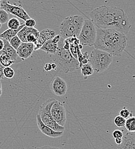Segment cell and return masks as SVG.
Returning a JSON list of instances; mask_svg holds the SVG:
<instances>
[{"label":"cell","instance_id":"83f0119b","mask_svg":"<svg viewBox=\"0 0 135 149\" xmlns=\"http://www.w3.org/2000/svg\"><path fill=\"white\" fill-rule=\"evenodd\" d=\"M25 26L28 28H34L36 24V22L35 19L31 18L25 21Z\"/></svg>","mask_w":135,"mask_h":149},{"label":"cell","instance_id":"5b68a950","mask_svg":"<svg viewBox=\"0 0 135 149\" xmlns=\"http://www.w3.org/2000/svg\"><path fill=\"white\" fill-rule=\"evenodd\" d=\"M113 60V56L111 54L96 49L91 52L89 57V62L97 73L102 72L108 70Z\"/></svg>","mask_w":135,"mask_h":149},{"label":"cell","instance_id":"8fae6325","mask_svg":"<svg viewBox=\"0 0 135 149\" xmlns=\"http://www.w3.org/2000/svg\"><path fill=\"white\" fill-rule=\"evenodd\" d=\"M51 90L58 96H63L67 91V84L66 81L59 76L55 77L50 85Z\"/></svg>","mask_w":135,"mask_h":149},{"label":"cell","instance_id":"d590c367","mask_svg":"<svg viewBox=\"0 0 135 149\" xmlns=\"http://www.w3.org/2000/svg\"><path fill=\"white\" fill-rule=\"evenodd\" d=\"M51 65H52V70H57V64L55 63H51Z\"/></svg>","mask_w":135,"mask_h":149},{"label":"cell","instance_id":"74e56055","mask_svg":"<svg viewBox=\"0 0 135 149\" xmlns=\"http://www.w3.org/2000/svg\"><path fill=\"white\" fill-rule=\"evenodd\" d=\"M1 27H2V24L0 23V29L1 28Z\"/></svg>","mask_w":135,"mask_h":149},{"label":"cell","instance_id":"7a4b0ae2","mask_svg":"<svg viewBox=\"0 0 135 149\" xmlns=\"http://www.w3.org/2000/svg\"><path fill=\"white\" fill-rule=\"evenodd\" d=\"M127 40L125 35L117 31L97 28L96 40L94 47L112 56L120 57L126 48Z\"/></svg>","mask_w":135,"mask_h":149},{"label":"cell","instance_id":"ac0fdd59","mask_svg":"<svg viewBox=\"0 0 135 149\" xmlns=\"http://www.w3.org/2000/svg\"><path fill=\"white\" fill-rule=\"evenodd\" d=\"M24 26H25V24H21L19 29L17 30H12L8 28L7 30L3 32L0 34V37L2 40H5L8 41H9L10 40L12 39L13 37L17 36L20 31L21 29H22Z\"/></svg>","mask_w":135,"mask_h":149},{"label":"cell","instance_id":"484cf974","mask_svg":"<svg viewBox=\"0 0 135 149\" xmlns=\"http://www.w3.org/2000/svg\"><path fill=\"white\" fill-rule=\"evenodd\" d=\"M125 122H126V119L120 115L116 116L114 119V123L116 126L118 127H124L125 125Z\"/></svg>","mask_w":135,"mask_h":149},{"label":"cell","instance_id":"52a82bcc","mask_svg":"<svg viewBox=\"0 0 135 149\" xmlns=\"http://www.w3.org/2000/svg\"><path fill=\"white\" fill-rule=\"evenodd\" d=\"M97 38V28L90 19H85L84 23L78 37L82 46H94Z\"/></svg>","mask_w":135,"mask_h":149},{"label":"cell","instance_id":"7402d4cb","mask_svg":"<svg viewBox=\"0 0 135 149\" xmlns=\"http://www.w3.org/2000/svg\"><path fill=\"white\" fill-rule=\"evenodd\" d=\"M7 24L9 29H10L12 30L19 29L21 25L19 19L17 18H11L9 19Z\"/></svg>","mask_w":135,"mask_h":149},{"label":"cell","instance_id":"7c38bea8","mask_svg":"<svg viewBox=\"0 0 135 149\" xmlns=\"http://www.w3.org/2000/svg\"><path fill=\"white\" fill-rule=\"evenodd\" d=\"M55 36V32L53 30L47 29L40 32L37 40L34 43L35 45V51L41 49L43 45L47 41L51 40Z\"/></svg>","mask_w":135,"mask_h":149},{"label":"cell","instance_id":"cb8c5ba5","mask_svg":"<svg viewBox=\"0 0 135 149\" xmlns=\"http://www.w3.org/2000/svg\"><path fill=\"white\" fill-rule=\"evenodd\" d=\"M10 45L16 51L17 50V49L19 48L20 45L22 43V41L20 40L19 37L17 36H16L14 37H13L12 39L10 40V41H9Z\"/></svg>","mask_w":135,"mask_h":149},{"label":"cell","instance_id":"ba28073f","mask_svg":"<svg viewBox=\"0 0 135 149\" xmlns=\"http://www.w3.org/2000/svg\"><path fill=\"white\" fill-rule=\"evenodd\" d=\"M1 9L5 10L7 13L14 15L20 19L26 21L27 19H31L27 12L24 9L20 4L11 3L8 1H0Z\"/></svg>","mask_w":135,"mask_h":149},{"label":"cell","instance_id":"ffe728a7","mask_svg":"<svg viewBox=\"0 0 135 149\" xmlns=\"http://www.w3.org/2000/svg\"><path fill=\"white\" fill-rule=\"evenodd\" d=\"M14 62L9 56L3 53H0V64L4 67H10Z\"/></svg>","mask_w":135,"mask_h":149},{"label":"cell","instance_id":"4316f807","mask_svg":"<svg viewBox=\"0 0 135 149\" xmlns=\"http://www.w3.org/2000/svg\"><path fill=\"white\" fill-rule=\"evenodd\" d=\"M119 115L124 119H127L128 118L132 116V112L130 111L127 108L124 107L121 110H120L119 112Z\"/></svg>","mask_w":135,"mask_h":149},{"label":"cell","instance_id":"603a6c76","mask_svg":"<svg viewBox=\"0 0 135 149\" xmlns=\"http://www.w3.org/2000/svg\"><path fill=\"white\" fill-rule=\"evenodd\" d=\"M3 73L4 77L8 79H12L15 74L14 70L12 68H11L10 67H5L3 69Z\"/></svg>","mask_w":135,"mask_h":149},{"label":"cell","instance_id":"9a60e30c","mask_svg":"<svg viewBox=\"0 0 135 149\" xmlns=\"http://www.w3.org/2000/svg\"><path fill=\"white\" fill-rule=\"evenodd\" d=\"M117 149H135V134L128 132L123 136L122 142Z\"/></svg>","mask_w":135,"mask_h":149},{"label":"cell","instance_id":"f1b7e54d","mask_svg":"<svg viewBox=\"0 0 135 149\" xmlns=\"http://www.w3.org/2000/svg\"><path fill=\"white\" fill-rule=\"evenodd\" d=\"M112 136L115 138V139L117 138H122L124 136V134L122 131L120 130H115L112 133Z\"/></svg>","mask_w":135,"mask_h":149},{"label":"cell","instance_id":"f35d334b","mask_svg":"<svg viewBox=\"0 0 135 149\" xmlns=\"http://www.w3.org/2000/svg\"><path fill=\"white\" fill-rule=\"evenodd\" d=\"M0 7H1V2H0Z\"/></svg>","mask_w":135,"mask_h":149},{"label":"cell","instance_id":"d6986e66","mask_svg":"<svg viewBox=\"0 0 135 149\" xmlns=\"http://www.w3.org/2000/svg\"><path fill=\"white\" fill-rule=\"evenodd\" d=\"M80 69L81 70V74L83 76L84 79H87L89 76L93 74L94 72L89 62L87 64L82 65Z\"/></svg>","mask_w":135,"mask_h":149},{"label":"cell","instance_id":"44dd1931","mask_svg":"<svg viewBox=\"0 0 135 149\" xmlns=\"http://www.w3.org/2000/svg\"><path fill=\"white\" fill-rule=\"evenodd\" d=\"M125 129L129 132H135V116H132L126 119Z\"/></svg>","mask_w":135,"mask_h":149},{"label":"cell","instance_id":"8d00e7d4","mask_svg":"<svg viewBox=\"0 0 135 149\" xmlns=\"http://www.w3.org/2000/svg\"><path fill=\"white\" fill-rule=\"evenodd\" d=\"M2 84L0 81V97L2 95Z\"/></svg>","mask_w":135,"mask_h":149},{"label":"cell","instance_id":"4dcf8cb0","mask_svg":"<svg viewBox=\"0 0 135 149\" xmlns=\"http://www.w3.org/2000/svg\"><path fill=\"white\" fill-rule=\"evenodd\" d=\"M35 149H64V148H55V147H52L50 146H44L43 147L36 148Z\"/></svg>","mask_w":135,"mask_h":149},{"label":"cell","instance_id":"f546056e","mask_svg":"<svg viewBox=\"0 0 135 149\" xmlns=\"http://www.w3.org/2000/svg\"><path fill=\"white\" fill-rule=\"evenodd\" d=\"M44 70L45 71L49 72L50 71H51L52 70V65H51V63H46L44 66Z\"/></svg>","mask_w":135,"mask_h":149},{"label":"cell","instance_id":"277c9868","mask_svg":"<svg viewBox=\"0 0 135 149\" xmlns=\"http://www.w3.org/2000/svg\"><path fill=\"white\" fill-rule=\"evenodd\" d=\"M85 19L80 15L66 17L60 25V36L64 40L70 37L78 38L82 30Z\"/></svg>","mask_w":135,"mask_h":149},{"label":"cell","instance_id":"9c48e42d","mask_svg":"<svg viewBox=\"0 0 135 149\" xmlns=\"http://www.w3.org/2000/svg\"><path fill=\"white\" fill-rule=\"evenodd\" d=\"M51 113L59 125L64 127L66 122V111L63 104L59 100H56L51 109Z\"/></svg>","mask_w":135,"mask_h":149},{"label":"cell","instance_id":"e575fe53","mask_svg":"<svg viewBox=\"0 0 135 149\" xmlns=\"http://www.w3.org/2000/svg\"><path fill=\"white\" fill-rule=\"evenodd\" d=\"M122 142V138H117L115 139V142L117 145H120Z\"/></svg>","mask_w":135,"mask_h":149},{"label":"cell","instance_id":"836d02e7","mask_svg":"<svg viewBox=\"0 0 135 149\" xmlns=\"http://www.w3.org/2000/svg\"><path fill=\"white\" fill-rule=\"evenodd\" d=\"M4 47V42L2 39L0 38V52H1Z\"/></svg>","mask_w":135,"mask_h":149},{"label":"cell","instance_id":"d6a6232c","mask_svg":"<svg viewBox=\"0 0 135 149\" xmlns=\"http://www.w3.org/2000/svg\"><path fill=\"white\" fill-rule=\"evenodd\" d=\"M4 68H5V67H3V66L0 64V80L3 79L5 78V77H4V76H3V71Z\"/></svg>","mask_w":135,"mask_h":149},{"label":"cell","instance_id":"5bb4252c","mask_svg":"<svg viewBox=\"0 0 135 149\" xmlns=\"http://www.w3.org/2000/svg\"><path fill=\"white\" fill-rule=\"evenodd\" d=\"M35 51L34 43L22 42L17 50V54L21 60H25L31 57Z\"/></svg>","mask_w":135,"mask_h":149},{"label":"cell","instance_id":"3957f363","mask_svg":"<svg viewBox=\"0 0 135 149\" xmlns=\"http://www.w3.org/2000/svg\"><path fill=\"white\" fill-rule=\"evenodd\" d=\"M63 42L60 41L58 43L59 48L54 55V61L63 72L67 74L78 70L80 67L78 60L71 55L70 51L63 48Z\"/></svg>","mask_w":135,"mask_h":149},{"label":"cell","instance_id":"1f68e13d","mask_svg":"<svg viewBox=\"0 0 135 149\" xmlns=\"http://www.w3.org/2000/svg\"><path fill=\"white\" fill-rule=\"evenodd\" d=\"M60 40H61L60 35H57L53 38V39L52 40V41L55 44H58L60 41Z\"/></svg>","mask_w":135,"mask_h":149},{"label":"cell","instance_id":"2e32d148","mask_svg":"<svg viewBox=\"0 0 135 149\" xmlns=\"http://www.w3.org/2000/svg\"><path fill=\"white\" fill-rule=\"evenodd\" d=\"M4 42V47L3 50L0 52V53H3L6 54L10 59L14 62V63H19L21 61V59L20 58L17 54V51L15 49L9 44V41L3 40Z\"/></svg>","mask_w":135,"mask_h":149},{"label":"cell","instance_id":"30bf717a","mask_svg":"<svg viewBox=\"0 0 135 149\" xmlns=\"http://www.w3.org/2000/svg\"><path fill=\"white\" fill-rule=\"evenodd\" d=\"M39 34L40 32L36 28H28L25 26L20 31L17 36L22 42L34 43L38 38Z\"/></svg>","mask_w":135,"mask_h":149},{"label":"cell","instance_id":"4fadbf2b","mask_svg":"<svg viewBox=\"0 0 135 149\" xmlns=\"http://www.w3.org/2000/svg\"><path fill=\"white\" fill-rule=\"evenodd\" d=\"M36 123L38 126V128L40 131L43 134H44L45 135L48 137L56 138H59L63 135L64 132H58V131L53 130L50 127H49L48 126L44 124L41 119L39 113H38L36 115Z\"/></svg>","mask_w":135,"mask_h":149},{"label":"cell","instance_id":"8992f818","mask_svg":"<svg viewBox=\"0 0 135 149\" xmlns=\"http://www.w3.org/2000/svg\"><path fill=\"white\" fill-rule=\"evenodd\" d=\"M54 98L49 99L44 101L40 106L39 113L41 119L44 124L50 127L51 129L58 132H64V127L60 126L55 121L51 113V109L52 105L56 102Z\"/></svg>","mask_w":135,"mask_h":149},{"label":"cell","instance_id":"6da1fadb","mask_svg":"<svg viewBox=\"0 0 135 149\" xmlns=\"http://www.w3.org/2000/svg\"><path fill=\"white\" fill-rule=\"evenodd\" d=\"M89 17L97 28L113 29L125 35L132 26L127 13L118 7L100 6L90 12Z\"/></svg>","mask_w":135,"mask_h":149},{"label":"cell","instance_id":"e0dca14e","mask_svg":"<svg viewBox=\"0 0 135 149\" xmlns=\"http://www.w3.org/2000/svg\"><path fill=\"white\" fill-rule=\"evenodd\" d=\"M59 46L58 44H55L51 40L45 42L41 48V50L46 52L48 54L55 55L58 51Z\"/></svg>","mask_w":135,"mask_h":149},{"label":"cell","instance_id":"d4e9b609","mask_svg":"<svg viewBox=\"0 0 135 149\" xmlns=\"http://www.w3.org/2000/svg\"><path fill=\"white\" fill-rule=\"evenodd\" d=\"M9 20V15L5 10L0 9V23L1 24L8 23Z\"/></svg>","mask_w":135,"mask_h":149}]
</instances>
